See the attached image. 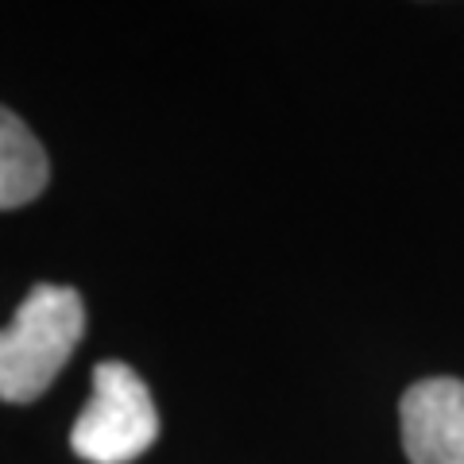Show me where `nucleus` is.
Listing matches in <instances>:
<instances>
[{
	"mask_svg": "<svg viewBox=\"0 0 464 464\" xmlns=\"http://www.w3.org/2000/svg\"><path fill=\"white\" fill-rule=\"evenodd\" d=\"M82 333L85 306L74 286H32L0 329V402H35L74 356Z\"/></svg>",
	"mask_w": 464,
	"mask_h": 464,
	"instance_id": "obj_1",
	"label": "nucleus"
},
{
	"mask_svg": "<svg viewBox=\"0 0 464 464\" xmlns=\"http://www.w3.org/2000/svg\"><path fill=\"white\" fill-rule=\"evenodd\" d=\"M47 155L35 132L12 109L0 105V209H20L47 186Z\"/></svg>",
	"mask_w": 464,
	"mask_h": 464,
	"instance_id": "obj_4",
	"label": "nucleus"
},
{
	"mask_svg": "<svg viewBox=\"0 0 464 464\" xmlns=\"http://www.w3.org/2000/svg\"><path fill=\"white\" fill-rule=\"evenodd\" d=\"M399 426L411 464H464V383L438 375L406 387Z\"/></svg>",
	"mask_w": 464,
	"mask_h": 464,
	"instance_id": "obj_3",
	"label": "nucleus"
},
{
	"mask_svg": "<svg viewBox=\"0 0 464 464\" xmlns=\"http://www.w3.org/2000/svg\"><path fill=\"white\" fill-rule=\"evenodd\" d=\"M159 438V414L136 368L105 360L93 368V399L70 430L74 453L90 464H128Z\"/></svg>",
	"mask_w": 464,
	"mask_h": 464,
	"instance_id": "obj_2",
	"label": "nucleus"
}]
</instances>
